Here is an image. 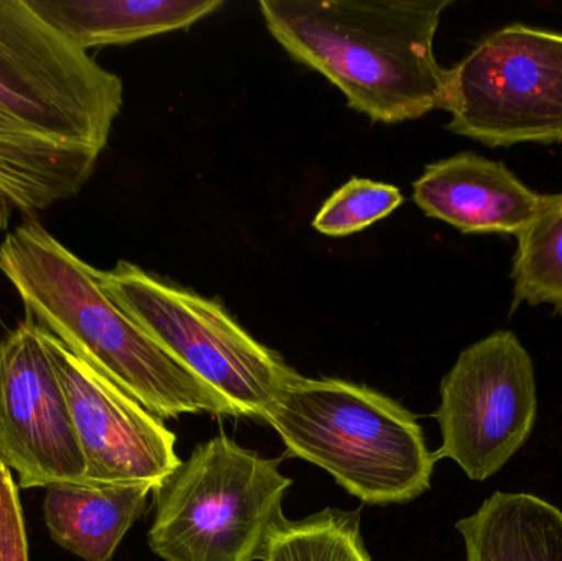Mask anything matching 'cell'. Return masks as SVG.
I'll list each match as a JSON object with an SVG mask.
<instances>
[{
    "label": "cell",
    "instance_id": "cell-2",
    "mask_svg": "<svg viewBox=\"0 0 562 561\" xmlns=\"http://www.w3.org/2000/svg\"><path fill=\"white\" fill-rule=\"evenodd\" d=\"M0 272L26 316L160 420L181 415L239 417L233 404L151 339L105 292L102 270L25 223L0 244Z\"/></svg>",
    "mask_w": 562,
    "mask_h": 561
},
{
    "label": "cell",
    "instance_id": "cell-4",
    "mask_svg": "<svg viewBox=\"0 0 562 561\" xmlns=\"http://www.w3.org/2000/svg\"><path fill=\"white\" fill-rule=\"evenodd\" d=\"M262 420L288 457L316 464L363 504L412 503L431 487L436 458L422 425L375 389L297 374Z\"/></svg>",
    "mask_w": 562,
    "mask_h": 561
},
{
    "label": "cell",
    "instance_id": "cell-18",
    "mask_svg": "<svg viewBox=\"0 0 562 561\" xmlns=\"http://www.w3.org/2000/svg\"><path fill=\"white\" fill-rule=\"evenodd\" d=\"M0 561H29L25 520L9 468L0 460Z\"/></svg>",
    "mask_w": 562,
    "mask_h": 561
},
{
    "label": "cell",
    "instance_id": "cell-1",
    "mask_svg": "<svg viewBox=\"0 0 562 561\" xmlns=\"http://www.w3.org/2000/svg\"><path fill=\"white\" fill-rule=\"evenodd\" d=\"M124 104V82L29 0H0V233L76 197Z\"/></svg>",
    "mask_w": 562,
    "mask_h": 561
},
{
    "label": "cell",
    "instance_id": "cell-13",
    "mask_svg": "<svg viewBox=\"0 0 562 561\" xmlns=\"http://www.w3.org/2000/svg\"><path fill=\"white\" fill-rule=\"evenodd\" d=\"M154 490L150 483L53 484L43 503L49 536L79 559L111 561Z\"/></svg>",
    "mask_w": 562,
    "mask_h": 561
},
{
    "label": "cell",
    "instance_id": "cell-9",
    "mask_svg": "<svg viewBox=\"0 0 562 561\" xmlns=\"http://www.w3.org/2000/svg\"><path fill=\"white\" fill-rule=\"evenodd\" d=\"M0 460L23 490L86 484L65 392L29 316L0 341Z\"/></svg>",
    "mask_w": 562,
    "mask_h": 561
},
{
    "label": "cell",
    "instance_id": "cell-11",
    "mask_svg": "<svg viewBox=\"0 0 562 561\" xmlns=\"http://www.w3.org/2000/svg\"><path fill=\"white\" fill-rule=\"evenodd\" d=\"M416 206L464 234H518L550 204L507 165L472 152L429 164L413 183Z\"/></svg>",
    "mask_w": 562,
    "mask_h": 561
},
{
    "label": "cell",
    "instance_id": "cell-15",
    "mask_svg": "<svg viewBox=\"0 0 562 561\" xmlns=\"http://www.w3.org/2000/svg\"><path fill=\"white\" fill-rule=\"evenodd\" d=\"M260 561H372L360 529V513L321 510L301 520H280Z\"/></svg>",
    "mask_w": 562,
    "mask_h": 561
},
{
    "label": "cell",
    "instance_id": "cell-5",
    "mask_svg": "<svg viewBox=\"0 0 562 561\" xmlns=\"http://www.w3.org/2000/svg\"><path fill=\"white\" fill-rule=\"evenodd\" d=\"M221 434L155 486L148 547L164 561H260L293 481Z\"/></svg>",
    "mask_w": 562,
    "mask_h": 561
},
{
    "label": "cell",
    "instance_id": "cell-3",
    "mask_svg": "<svg viewBox=\"0 0 562 561\" xmlns=\"http://www.w3.org/2000/svg\"><path fill=\"white\" fill-rule=\"evenodd\" d=\"M452 0H262L260 12L291 58L347 104L383 124L442 109L448 69L435 55Z\"/></svg>",
    "mask_w": 562,
    "mask_h": 561
},
{
    "label": "cell",
    "instance_id": "cell-6",
    "mask_svg": "<svg viewBox=\"0 0 562 561\" xmlns=\"http://www.w3.org/2000/svg\"><path fill=\"white\" fill-rule=\"evenodd\" d=\"M105 292L168 355L220 392L239 417L262 420L297 372L249 335L216 300L131 262L101 272Z\"/></svg>",
    "mask_w": 562,
    "mask_h": 561
},
{
    "label": "cell",
    "instance_id": "cell-14",
    "mask_svg": "<svg viewBox=\"0 0 562 561\" xmlns=\"http://www.w3.org/2000/svg\"><path fill=\"white\" fill-rule=\"evenodd\" d=\"M456 529L465 561H562V510L533 494L495 493Z\"/></svg>",
    "mask_w": 562,
    "mask_h": 561
},
{
    "label": "cell",
    "instance_id": "cell-16",
    "mask_svg": "<svg viewBox=\"0 0 562 561\" xmlns=\"http://www.w3.org/2000/svg\"><path fill=\"white\" fill-rule=\"evenodd\" d=\"M512 267L514 305H551L562 313V193L518 234Z\"/></svg>",
    "mask_w": 562,
    "mask_h": 561
},
{
    "label": "cell",
    "instance_id": "cell-8",
    "mask_svg": "<svg viewBox=\"0 0 562 561\" xmlns=\"http://www.w3.org/2000/svg\"><path fill=\"white\" fill-rule=\"evenodd\" d=\"M432 414L441 430L436 461H454L472 481L497 474L524 448L538 415L533 359L510 332H495L459 355L442 378Z\"/></svg>",
    "mask_w": 562,
    "mask_h": 561
},
{
    "label": "cell",
    "instance_id": "cell-17",
    "mask_svg": "<svg viewBox=\"0 0 562 561\" xmlns=\"http://www.w3.org/2000/svg\"><path fill=\"white\" fill-rule=\"evenodd\" d=\"M403 200L402 191L393 184L352 178L327 198L313 227L324 236H350L390 216Z\"/></svg>",
    "mask_w": 562,
    "mask_h": 561
},
{
    "label": "cell",
    "instance_id": "cell-10",
    "mask_svg": "<svg viewBox=\"0 0 562 561\" xmlns=\"http://www.w3.org/2000/svg\"><path fill=\"white\" fill-rule=\"evenodd\" d=\"M42 339L68 402L86 483L157 486L181 463L177 435L43 328Z\"/></svg>",
    "mask_w": 562,
    "mask_h": 561
},
{
    "label": "cell",
    "instance_id": "cell-12",
    "mask_svg": "<svg viewBox=\"0 0 562 561\" xmlns=\"http://www.w3.org/2000/svg\"><path fill=\"white\" fill-rule=\"evenodd\" d=\"M69 42L89 52L190 29L223 0H29Z\"/></svg>",
    "mask_w": 562,
    "mask_h": 561
},
{
    "label": "cell",
    "instance_id": "cell-7",
    "mask_svg": "<svg viewBox=\"0 0 562 561\" xmlns=\"http://www.w3.org/2000/svg\"><path fill=\"white\" fill-rule=\"evenodd\" d=\"M448 128L491 148L562 144V33L504 26L446 75Z\"/></svg>",
    "mask_w": 562,
    "mask_h": 561
}]
</instances>
